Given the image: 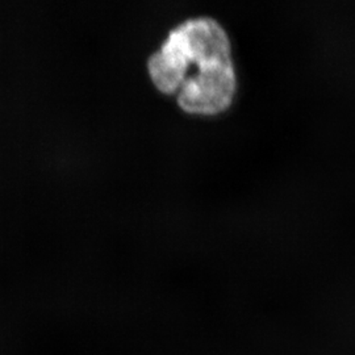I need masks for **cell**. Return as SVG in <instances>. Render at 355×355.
<instances>
[{"label": "cell", "mask_w": 355, "mask_h": 355, "mask_svg": "<svg viewBox=\"0 0 355 355\" xmlns=\"http://www.w3.org/2000/svg\"><path fill=\"white\" fill-rule=\"evenodd\" d=\"M155 86L178 92L179 105L193 114H217L228 107L236 91L230 42L212 17H195L175 26L161 49L149 58Z\"/></svg>", "instance_id": "1"}]
</instances>
